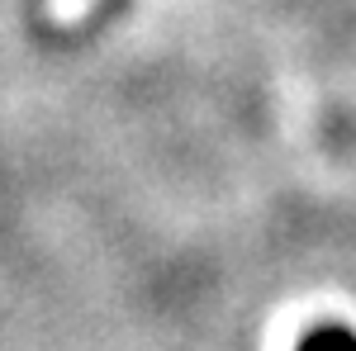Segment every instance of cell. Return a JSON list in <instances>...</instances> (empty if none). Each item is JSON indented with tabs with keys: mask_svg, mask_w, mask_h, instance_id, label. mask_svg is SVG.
<instances>
[{
	"mask_svg": "<svg viewBox=\"0 0 356 351\" xmlns=\"http://www.w3.org/2000/svg\"><path fill=\"white\" fill-rule=\"evenodd\" d=\"M304 351H356V342L342 327H328V332H314V337L304 342Z\"/></svg>",
	"mask_w": 356,
	"mask_h": 351,
	"instance_id": "1",
	"label": "cell"
}]
</instances>
